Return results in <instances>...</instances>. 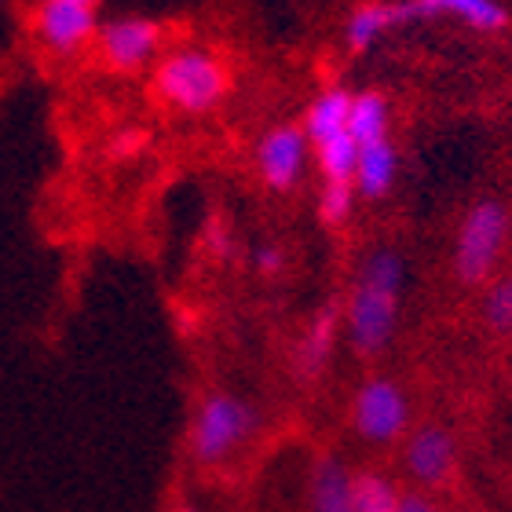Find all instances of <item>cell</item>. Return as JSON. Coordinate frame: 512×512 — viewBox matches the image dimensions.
I'll list each match as a JSON object with an SVG mask.
<instances>
[{"label": "cell", "mask_w": 512, "mask_h": 512, "mask_svg": "<svg viewBox=\"0 0 512 512\" xmlns=\"http://www.w3.org/2000/svg\"><path fill=\"white\" fill-rule=\"evenodd\" d=\"M403 256L395 249H374L359 267L348 308H344V330L355 355L374 359L395 337L399 326V293H403Z\"/></svg>", "instance_id": "obj_1"}, {"label": "cell", "mask_w": 512, "mask_h": 512, "mask_svg": "<svg viewBox=\"0 0 512 512\" xmlns=\"http://www.w3.org/2000/svg\"><path fill=\"white\" fill-rule=\"evenodd\" d=\"M260 425L264 417L249 399L235 392H209L194 406L191 428H187V454L198 469H216L227 458H235L260 432Z\"/></svg>", "instance_id": "obj_2"}, {"label": "cell", "mask_w": 512, "mask_h": 512, "mask_svg": "<svg viewBox=\"0 0 512 512\" xmlns=\"http://www.w3.org/2000/svg\"><path fill=\"white\" fill-rule=\"evenodd\" d=\"M154 88L183 114H209L227 96V70L205 48H176L154 70Z\"/></svg>", "instance_id": "obj_3"}, {"label": "cell", "mask_w": 512, "mask_h": 512, "mask_svg": "<svg viewBox=\"0 0 512 512\" xmlns=\"http://www.w3.org/2000/svg\"><path fill=\"white\" fill-rule=\"evenodd\" d=\"M509 242V213L502 202L483 198L465 213L458 227V242H454V275L465 286H480L491 278V271L498 267Z\"/></svg>", "instance_id": "obj_4"}, {"label": "cell", "mask_w": 512, "mask_h": 512, "mask_svg": "<svg viewBox=\"0 0 512 512\" xmlns=\"http://www.w3.org/2000/svg\"><path fill=\"white\" fill-rule=\"evenodd\" d=\"M352 425L359 439L374 447L399 443L410 428V399L392 377H370L352 399Z\"/></svg>", "instance_id": "obj_5"}, {"label": "cell", "mask_w": 512, "mask_h": 512, "mask_svg": "<svg viewBox=\"0 0 512 512\" xmlns=\"http://www.w3.org/2000/svg\"><path fill=\"white\" fill-rule=\"evenodd\" d=\"M99 55L110 70H139L147 66L161 48V26L154 19H143V15H121V19H110L107 26H99L96 33Z\"/></svg>", "instance_id": "obj_6"}, {"label": "cell", "mask_w": 512, "mask_h": 512, "mask_svg": "<svg viewBox=\"0 0 512 512\" xmlns=\"http://www.w3.org/2000/svg\"><path fill=\"white\" fill-rule=\"evenodd\" d=\"M403 461L417 487L436 491L458 469V443H454V436L443 425H421L406 436Z\"/></svg>", "instance_id": "obj_7"}, {"label": "cell", "mask_w": 512, "mask_h": 512, "mask_svg": "<svg viewBox=\"0 0 512 512\" xmlns=\"http://www.w3.org/2000/svg\"><path fill=\"white\" fill-rule=\"evenodd\" d=\"M308 143L311 139L297 125H278L264 132V139L256 143V165H260V176L271 191H289L304 176Z\"/></svg>", "instance_id": "obj_8"}, {"label": "cell", "mask_w": 512, "mask_h": 512, "mask_svg": "<svg viewBox=\"0 0 512 512\" xmlns=\"http://www.w3.org/2000/svg\"><path fill=\"white\" fill-rule=\"evenodd\" d=\"M33 26L52 52H77L81 44H88L99 33L96 8L70 4V0H41Z\"/></svg>", "instance_id": "obj_9"}, {"label": "cell", "mask_w": 512, "mask_h": 512, "mask_svg": "<svg viewBox=\"0 0 512 512\" xmlns=\"http://www.w3.org/2000/svg\"><path fill=\"white\" fill-rule=\"evenodd\" d=\"M341 319H344V308L337 300H326V304L311 315L308 330H304V337H300V344H297V359H293L297 377L304 384L319 381V377L326 374V366H330V359H333V348H337V337H341Z\"/></svg>", "instance_id": "obj_10"}, {"label": "cell", "mask_w": 512, "mask_h": 512, "mask_svg": "<svg viewBox=\"0 0 512 512\" xmlns=\"http://www.w3.org/2000/svg\"><path fill=\"white\" fill-rule=\"evenodd\" d=\"M308 505L311 512H355L352 505V469L337 454H319L308 469Z\"/></svg>", "instance_id": "obj_11"}, {"label": "cell", "mask_w": 512, "mask_h": 512, "mask_svg": "<svg viewBox=\"0 0 512 512\" xmlns=\"http://www.w3.org/2000/svg\"><path fill=\"white\" fill-rule=\"evenodd\" d=\"M417 19L414 11V0H406V4H388V0H374V4H363V8H355L344 22V41L352 52H366V48H374L381 41L384 33L395 30V26H403V22Z\"/></svg>", "instance_id": "obj_12"}, {"label": "cell", "mask_w": 512, "mask_h": 512, "mask_svg": "<svg viewBox=\"0 0 512 512\" xmlns=\"http://www.w3.org/2000/svg\"><path fill=\"white\" fill-rule=\"evenodd\" d=\"M348 114H352V92L344 88H326L322 96H315L308 103V114H304V136L319 147L326 139L348 132Z\"/></svg>", "instance_id": "obj_13"}, {"label": "cell", "mask_w": 512, "mask_h": 512, "mask_svg": "<svg viewBox=\"0 0 512 512\" xmlns=\"http://www.w3.org/2000/svg\"><path fill=\"white\" fill-rule=\"evenodd\" d=\"M395 172H399V154L388 139L359 147V165H355V191L363 198H384L392 191Z\"/></svg>", "instance_id": "obj_14"}, {"label": "cell", "mask_w": 512, "mask_h": 512, "mask_svg": "<svg viewBox=\"0 0 512 512\" xmlns=\"http://www.w3.org/2000/svg\"><path fill=\"white\" fill-rule=\"evenodd\" d=\"M417 19L425 15H458L461 22H469L472 30H502L509 22V11L498 0H414Z\"/></svg>", "instance_id": "obj_15"}, {"label": "cell", "mask_w": 512, "mask_h": 512, "mask_svg": "<svg viewBox=\"0 0 512 512\" xmlns=\"http://www.w3.org/2000/svg\"><path fill=\"white\" fill-rule=\"evenodd\" d=\"M403 491L388 472L359 469L352 472V505L355 512H399Z\"/></svg>", "instance_id": "obj_16"}, {"label": "cell", "mask_w": 512, "mask_h": 512, "mask_svg": "<svg viewBox=\"0 0 512 512\" xmlns=\"http://www.w3.org/2000/svg\"><path fill=\"white\" fill-rule=\"evenodd\" d=\"M348 136L359 147L388 139V99L381 92H359L352 96V114H348Z\"/></svg>", "instance_id": "obj_17"}, {"label": "cell", "mask_w": 512, "mask_h": 512, "mask_svg": "<svg viewBox=\"0 0 512 512\" xmlns=\"http://www.w3.org/2000/svg\"><path fill=\"white\" fill-rule=\"evenodd\" d=\"M355 165H359V143L348 132L319 143V169L326 183H355Z\"/></svg>", "instance_id": "obj_18"}, {"label": "cell", "mask_w": 512, "mask_h": 512, "mask_svg": "<svg viewBox=\"0 0 512 512\" xmlns=\"http://www.w3.org/2000/svg\"><path fill=\"white\" fill-rule=\"evenodd\" d=\"M483 319L494 333H512V275L494 282L483 297Z\"/></svg>", "instance_id": "obj_19"}, {"label": "cell", "mask_w": 512, "mask_h": 512, "mask_svg": "<svg viewBox=\"0 0 512 512\" xmlns=\"http://www.w3.org/2000/svg\"><path fill=\"white\" fill-rule=\"evenodd\" d=\"M352 202H355V183H326L322 187L319 216L326 224H344L352 216Z\"/></svg>", "instance_id": "obj_20"}, {"label": "cell", "mask_w": 512, "mask_h": 512, "mask_svg": "<svg viewBox=\"0 0 512 512\" xmlns=\"http://www.w3.org/2000/svg\"><path fill=\"white\" fill-rule=\"evenodd\" d=\"M143 143H147V136H143V132H136V128H125V132H118V136H114L110 150H114L118 158H128V154L143 150Z\"/></svg>", "instance_id": "obj_21"}, {"label": "cell", "mask_w": 512, "mask_h": 512, "mask_svg": "<svg viewBox=\"0 0 512 512\" xmlns=\"http://www.w3.org/2000/svg\"><path fill=\"white\" fill-rule=\"evenodd\" d=\"M282 249L278 246H260L256 249V271H264V275H278L282 271Z\"/></svg>", "instance_id": "obj_22"}, {"label": "cell", "mask_w": 512, "mask_h": 512, "mask_svg": "<svg viewBox=\"0 0 512 512\" xmlns=\"http://www.w3.org/2000/svg\"><path fill=\"white\" fill-rule=\"evenodd\" d=\"M399 512H443V509H439V502H432L425 491H403Z\"/></svg>", "instance_id": "obj_23"}, {"label": "cell", "mask_w": 512, "mask_h": 512, "mask_svg": "<svg viewBox=\"0 0 512 512\" xmlns=\"http://www.w3.org/2000/svg\"><path fill=\"white\" fill-rule=\"evenodd\" d=\"M172 512H202V509H198V505H191V502H180Z\"/></svg>", "instance_id": "obj_24"}, {"label": "cell", "mask_w": 512, "mask_h": 512, "mask_svg": "<svg viewBox=\"0 0 512 512\" xmlns=\"http://www.w3.org/2000/svg\"><path fill=\"white\" fill-rule=\"evenodd\" d=\"M70 4H85V8H96L99 0H70Z\"/></svg>", "instance_id": "obj_25"}]
</instances>
